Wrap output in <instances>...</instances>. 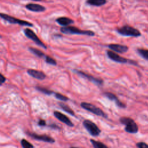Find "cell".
Returning <instances> with one entry per match:
<instances>
[{
  "label": "cell",
  "mask_w": 148,
  "mask_h": 148,
  "mask_svg": "<svg viewBox=\"0 0 148 148\" xmlns=\"http://www.w3.org/2000/svg\"><path fill=\"white\" fill-rule=\"evenodd\" d=\"M27 134H28L29 136L34 138V139L40 140L45 142H48L50 143H53L55 142V140L51 136L47 135H39L34 132H28Z\"/></svg>",
  "instance_id": "8"
},
{
  "label": "cell",
  "mask_w": 148,
  "mask_h": 148,
  "mask_svg": "<svg viewBox=\"0 0 148 148\" xmlns=\"http://www.w3.org/2000/svg\"><path fill=\"white\" fill-rule=\"evenodd\" d=\"M83 125L91 136H97L101 133L99 127L90 120H84L83 122Z\"/></svg>",
  "instance_id": "4"
},
{
  "label": "cell",
  "mask_w": 148,
  "mask_h": 148,
  "mask_svg": "<svg viewBox=\"0 0 148 148\" xmlns=\"http://www.w3.org/2000/svg\"><path fill=\"white\" fill-rule=\"evenodd\" d=\"M6 80V78L3 75L0 73V85H2Z\"/></svg>",
  "instance_id": "27"
},
{
  "label": "cell",
  "mask_w": 148,
  "mask_h": 148,
  "mask_svg": "<svg viewBox=\"0 0 148 148\" xmlns=\"http://www.w3.org/2000/svg\"><path fill=\"white\" fill-rule=\"evenodd\" d=\"M61 32L66 34H80L88 36H94V32L90 30H82L73 26L63 27L60 29Z\"/></svg>",
  "instance_id": "2"
},
{
  "label": "cell",
  "mask_w": 148,
  "mask_h": 148,
  "mask_svg": "<svg viewBox=\"0 0 148 148\" xmlns=\"http://www.w3.org/2000/svg\"><path fill=\"white\" fill-rule=\"evenodd\" d=\"M0 17L1 18H2L3 19H4V20H5L8 21V22H9L10 23H12V24H20L21 25H25V26H29V27L33 26V25L31 23H30L28 21L16 18L15 17H13L11 16L8 15V14H5V13H0Z\"/></svg>",
  "instance_id": "6"
},
{
  "label": "cell",
  "mask_w": 148,
  "mask_h": 148,
  "mask_svg": "<svg viewBox=\"0 0 148 148\" xmlns=\"http://www.w3.org/2000/svg\"><path fill=\"white\" fill-rule=\"evenodd\" d=\"M138 52L142 57L148 60V49H138Z\"/></svg>",
  "instance_id": "21"
},
{
  "label": "cell",
  "mask_w": 148,
  "mask_h": 148,
  "mask_svg": "<svg viewBox=\"0 0 148 148\" xmlns=\"http://www.w3.org/2000/svg\"><path fill=\"white\" fill-rule=\"evenodd\" d=\"M136 146L138 148H148V145L145 142H140L136 143Z\"/></svg>",
  "instance_id": "26"
},
{
  "label": "cell",
  "mask_w": 148,
  "mask_h": 148,
  "mask_svg": "<svg viewBox=\"0 0 148 148\" xmlns=\"http://www.w3.org/2000/svg\"><path fill=\"white\" fill-rule=\"evenodd\" d=\"M75 72L78 73L79 75H80V76L84 77L85 78H86L87 79H88L89 81L92 82L98 85H102L103 84V80H102L100 78H97V77H94L92 76L88 75L86 73H84L82 71H77V70H75Z\"/></svg>",
  "instance_id": "11"
},
{
  "label": "cell",
  "mask_w": 148,
  "mask_h": 148,
  "mask_svg": "<svg viewBox=\"0 0 148 148\" xmlns=\"http://www.w3.org/2000/svg\"><path fill=\"white\" fill-rule=\"evenodd\" d=\"M54 96L57 99L62 101H66L68 100V98L67 97H66L60 93H58V92L54 93Z\"/></svg>",
  "instance_id": "24"
},
{
  "label": "cell",
  "mask_w": 148,
  "mask_h": 148,
  "mask_svg": "<svg viewBox=\"0 0 148 148\" xmlns=\"http://www.w3.org/2000/svg\"><path fill=\"white\" fill-rule=\"evenodd\" d=\"M0 37H1V35H0Z\"/></svg>",
  "instance_id": "31"
},
{
  "label": "cell",
  "mask_w": 148,
  "mask_h": 148,
  "mask_svg": "<svg viewBox=\"0 0 148 148\" xmlns=\"http://www.w3.org/2000/svg\"><path fill=\"white\" fill-rule=\"evenodd\" d=\"M107 55L108 57L117 62H120V63H127L128 62V60L126 59L124 57H123L120 56H119L118 54L116 53L115 52L111 51V50H108L107 51Z\"/></svg>",
  "instance_id": "9"
},
{
  "label": "cell",
  "mask_w": 148,
  "mask_h": 148,
  "mask_svg": "<svg viewBox=\"0 0 148 148\" xmlns=\"http://www.w3.org/2000/svg\"><path fill=\"white\" fill-rule=\"evenodd\" d=\"M104 95L106 97H107L108 98H109L110 100L114 101V102L116 103V105L118 107L121 108H126V105L124 104V103H123L122 102H121L114 94L109 92H106L104 93Z\"/></svg>",
  "instance_id": "12"
},
{
  "label": "cell",
  "mask_w": 148,
  "mask_h": 148,
  "mask_svg": "<svg viewBox=\"0 0 148 148\" xmlns=\"http://www.w3.org/2000/svg\"><path fill=\"white\" fill-rule=\"evenodd\" d=\"M59 105L60 106L62 110H64L65 112H67L68 114H69L72 116H75V113H74L73 110L69 106H68L67 105H66L62 102L59 103Z\"/></svg>",
  "instance_id": "18"
},
{
  "label": "cell",
  "mask_w": 148,
  "mask_h": 148,
  "mask_svg": "<svg viewBox=\"0 0 148 148\" xmlns=\"http://www.w3.org/2000/svg\"><path fill=\"white\" fill-rule=\"evenodd\" d=\"M45 60L47 64L53 65H56L57 64L56 61L54 58H53L52 57H51L50 56H45Z\"/></svg>",
  "instance_id": "25"
},
{
  "label": "cell",
  "mask_w": 148,
  "mask_h": 148,
  "mask_svg": "<svg viewBox=\"0 0 148 148\" xmlns=\"http://www.w3.org/2000/svg\"><path fill=\"white\" fill-rule=\"evenodd\" d=\"M24 32V34L26 35V36H27L28 38L31 39L34 42H35L36 43V44H37L38 45H39L45 49H46V46H45V45L39 39V38L36 36V35L33 31H32L31 29H30L29 28H26V29H25Z\"/></svg>",
  "instance_id": "7"
},
{
  "label": "cell",
  "mask_w": 148,
  "mask_h": 148,
  "mask_svg": "<svg viewBox=\"0 0 148 148\" xmlns=\"http://www.w3.org/2000/svg\"><path fill=\"white\" fill-rule=\"evenodd\" d=\"M80 106L82 108L87 110L91 113L95 114L98 116H102L103 117H107V115L103 112L102 109L97 107L96 106L87 102H82L80 103Z\"/></svg>",
  "instance_id": "5"
},
{
  "label": "cell",
  "mask_w": 148,
  "mask_h": 148,
  "mask_svg": "<svg viewBox=\"0 0 148 148\" xmlns=\"http://www.w3.org/2000/svg\"><path fill=\"white\" fill-rule=\"evenodd\" d=\"M46 124V123L44 120H40L38 122V125L40 126H45Z\"/></svg>",
  "instance_id": "28"
},
{
  "label": "cell",
  "mask_w": 148,
  "mask_h": 148,
  "mask_svg": "<svg viewBox=\"0 0 148 148\" xmlns=\"http://www.w3.org/2000/svg\"><path fill=\"white\" fill-rule=\"evenodd\" d=\"M70 148H78V147H71Z\"/></svg>",
  "instance_id": "29"
},
{
  "label": "cell",
  "mask_w": 148,
  "mask_h": 148,
  "mask_svg": "<svg viewBox=\"0 0 148 148\" xmlns=\"http://www.w3.org/2000/svg\"><path fill=\"white\" fill-rule=\"evenodd\" d=\"M117 32L124 36L138 37L141 35V33L136 28L128 25H125L117 29Z\"/></svg>",
  "instance_id": "3"
},
{
  "label": "cell",
  "mask_w": 148,
  "mask_h": 148,
  "mask_svg": "<svg viewBox=\"0 0 148 148\" xmlns=\"http://www.w3.org/2000/svg\"><path fill=\"white\" fill-rule=\"evenodd\" d=\"M26 8L29 10L36 12H43L46 9L44 6L35 3H29L26 5Z\"/></svg>",
  "instance_id": "15"
},
{
  "label": "cell",
  "mask_w": 148,
  "mask_h": 148,
  "mask_svg": "<svg viewBox=\"0 0 148 148\" xmlns=\"http://www.w3.org/2000/svg\"><path fill=\"white\" fill-rule=\"evenodd\" d=\"M120 121L125 125V131L130 134H136L138 132V127L134 120L130 117H122L120 119Z\"/></svg>",
  "instance_id": "1"
},
{
  "label": "cell",
  "mask_w": 148,
  "mask_h": 148,
  "mask_svg": "<svg viewBox=\"0 0 148 148\" xmlns=\"http://www.w3.org/2000/svg\"><path fill=\"white\" fill-rule=\"evenodd\" d=\"M53 113H54V116L58 120H59L60 121L62 122L63 123L65 124L68 126L73 127L74 125L73 123L70 120V119L66 116L63 113H62L58 111H54Z\"/></svg>",
  "instance_id": "10"
},
{
  "label": "cell",
  "mask_w": 148,
  "mask_h": 148,
  "mask_svg": "<svg viewBox=\"0 0 148 148\" xmlns=\"http://www.w3.org/2000/svg\"><path fill=\"white\" fill-rule=\"evenodd\" d=\"M56 21L61 25L63 26V27H66L68 26L69 25L72 24L74 23L73 20L66 17H59L58 18H57Z\"/></svg>",
  "instance_id": "16"
},
{
  "label": "cell",
  "mask_w": 148,
  "mask_h": 148,
  "mask_svg": "<svg viewBox=\"0 0 148 148\" xmlns=\"http://www.w3.org/2000/svg\"><path fill=\"white\" fill-rule=\"evenodd\" d=\"M36 88V89H37L38 91H39L42 92V93L45 94H46V95H51V94L54 93L53 91H51V90H49V89H47V88H45V87H40V86H37Z\"/></svg>",
  "instance_id": "20"
},
{
  "label": "cell",
  "mask_w": 148,
  "mask_h": 148,
  "mask_svg": "<svg viewBox=\"0 0 148 148\" xmlns=\"http://www.w3.org/2000/svg\"><path fill=\"white\" fill-rule=\"evenodd\" d=\"M27 73L32 77L39 80H43L46 77L45 73H43L42 71H40L38 70L28 69L27 71Z\"/></svg>",
  "instance_id": "14"
},
{
  "label": "cell",
  "mask_w": 148,
  "mask_h": 148,
  "mask_svg": "<svg viewBox=\"0 0 148 148\" xmlns=\"http://www.w3.org/2000/svg\"><path fill=\"white\" fill-rule=\"evenodd\" d=\"M34 1H40V0H34Z\"/></svg>",
  "instance_id": "30"
},
{
  "label": "cell",
  "mask_w": 148,
  "mask_h": 148,
  "mask_svg": "<svg viewBox=\"0 0 148 148\" xmlns=\"http://www.w3.org/2000/svg\"><path fill=\"white\" fill-rule=\"evenodd\" d=\"M90 142H91L94 148H108L106 145H105L101 142L97 141L94 139H91Z\"/></svg>",
  "instance_id": "19"
},
{
  "label": "cell",
  "mask_w": 148,
  "mask_h": 148,
  "mask_svg": "<svg viewBox=\"0 0 148 148\" xmlns=\"http://www.w3.org/2000/svg\"><path fill=\"white\" fill-rule=\"evenodd\" d=\"M29 50L34 54H35L36 56H37L38 57H44L45 56V55L44 54V53L41 51L40 50H38V49H36L35 48H32V47H30L29 48Z\"/></svg>",
  "instance_id": "23"
},
{
  "label": "cell",
  "mask_w": 148,
  "mask_h": 148,
  "mask_svg": "<svg viewBox=\"0 0 148 148\" xmlns=\"http://www.w3.org/2000/svg\"><path fill=\"white\" fill-rule=\"evenodd\" d=\"M21 145L23 148H34V146L25 139H23L21 140Z\"/></svg>",
  "instance_id": "22"
},
{
  "label": "cell",
  "mask_w": 148,
  "mask_h": 148,
  "mask_svg": "<svg viewBox=\"0 0 148 148\" xmlns=\"http://www.w3.org/2000/svg\"><path fill=\"white\" fill-rule=\"evenodd\" d=\"M108 47L112 50L113 51L120 53H123L128 50V47L125 45H119V44H110L108 46Z\"/></svg>",
  "instance_id": "13"
},
{
  "label": "cell",
  "mask_w": 148,
  "mask_h": 148,
  "mask_svg": "<svg viewBox=\"0 0 148 148\" xmlns=\"http://www.w3.org/2000/svg\"><path fill=\"white\" fill-rule=\"evenodd\" d=\"M86 3L90 5L100 6L105 4L106 0H87Z\"/></svg>",
  "instance_id": "17"
}]
</instances>
